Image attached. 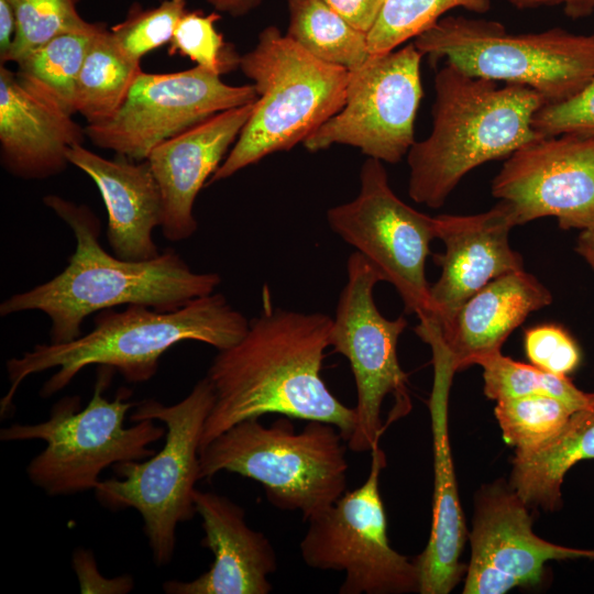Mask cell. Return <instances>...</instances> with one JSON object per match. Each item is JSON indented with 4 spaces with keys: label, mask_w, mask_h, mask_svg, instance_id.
<instances>
[{
    "label": "cell",
    "mask_w": 594,
    "mask_h": 594,
    "mask_svg": "<svg viewBox=\"0 0 594 594\" xmlns=\"http://www.w3.org/2000/svg\"><path fill=\"white\" fill-rule=\"evenodd\" d=\"M331 326L326 314L273 307L265 287L260 315L240 341L218 351L207 372L215 404L200 448L238 422L268 414L331 424L348 442L355 410L321 376Z\"/></svg>",
    "instance_id": "1"
},
{
    "label": "cell",
    "mask_w": 594,
    "mask_h": 594,
    "mask_svg": "<svg viewBox=\"0 0 594 594\" xmlns=\"http://www.w3.org/2000/svg\"><path fill=\"white\" fill-rule=\"evenodd\" d=\"M43 201L73 231L75 251L55 277L3 300L0 316L42 311L51 320L52 343L80 337L84 320L101 310L142 305L173 311L215 293L221 283L217 273L193 271L173 249L146 261L119 258L99 243L100 222L88 206L57 195H47Z\"/></svg>",
    "instance_id": "2"
},
{
    "label": "cell",
    "mask_w": 594,
    "mask_h": 594,
    "mask_svg": "<svg viewBox=\"0 0 594 594\" xmlns=\"http://www.w3.org/2000/svg\"><path fill=\"white\" fill-rule=\"evenodd\" d=\"M94 322L91 331L69 342L36 344L7 361L10 387L0 403L2 418L22 382L36 373L56 369L40 391L44 398L64 389L89 365L110 367L128 382L142 383L156 374L161 356L173 345L198 341L224 350L242 339L250 321L215 292L173 311L142 305L105 309L95 314Z\"/></svg>",
    "instance_id": "3"
},
{
    "label": "cell",
    "mask_w": 594,
    "mask_h": 594,
    "mask_svg": "<svg viewBox=\"0 0 594 594\" xmlns=\"http://www.w3.org/2000/svg\"><path fill=\"white\" fill-rule=\"evenodd\" d=\"M432 130L407 153L408 195L437 209L475 167L542 138L532 128L546 105L530 87L470 76L446 63L435 76Z\"/></svg>",
    "instance_id": "4"
},
{
    "label": "cell",
    "mask_w": 594,
    "mask_h": 594,
    "mask_svg": "<svg viewBox=\"0 0 594 594\" xmlns=\"http://www.w3.org/2000/svg\"><path fill=\"white\" fill-rule=\"evenodd\" d=\"M239 67L253 81L258 98L208 184L304 143L344 105L349 72L314 57L275 26L258 34Z\"/></svg>",
    "instance_id": "5"
},
{
    "label": "cell",
    "mask_w": 594,
    "mask_h": 594,
    "mask_svg": "<svg viewBox=\"0 0 594 594\" xmlns=\"http://www.w3.org/2000/svg\"><path fill=\"white\" fill-rule=\"evenodd\" d=\"M287 418L270 427L246 419L218 435L199 450L200 480L221 471L252 479L272 505L305 521L331 506L346 490V440L331 424L296 431Z\"/></svg>",
    "instance_id": "6"
},
{
    "label": "cell",
    "mask_w": 594,
    "mask_h": 594,
    "mask_svg": "<svg viewBox=\"0 0 594 594\" xmlns=\"http://www.w3.org/2000/svg\"><path fill=\"white\" fill-rule=\"evenodd\" d=\"M215 404L213 387L201 378L180 402L165 405L144 399L130 420L151 419L165 425V442L152 457L113 465L120 479L100 481L94 492L110 510L136 509L143 520L154 564L170 563L178 524L194 518L195 484L200 480L199 450L206 420Z\"/></svg>",
    "instance_id": "7"
},
{
    "label": "cell",
    "mask_w": 594,
    "mask_h": 594,
    "mask_svg": "<svg viewBox=\"0 0 594 594\" xmlns=\"http://www.w3.org/2000/svg\"><path fill=\"white\" fill-rule=\"evenodd\" d=\"M94 394L84 409L79 396H66L51 409L50 418L37 424H13L0 430L2 441L42 440L44 450L26 466L30 481L50 496L95 490L103 470L127 461H141L156 451L153 442L165 437L166 428L154 420L124 427L131 391L120 388L112 400L103 396L114 370L100 366Z\"/></svg>",
    "instance_id": "8"
},
{
    "label": "cell",
    "mask_w": 594,
    "mask_h": 594,
    "mask_svg": "<svg viewBox=\"0 0 594 594\" xmlns=\"http://www.w3.org/2000/svg\"><path fill=\"white\" fill-rule=\"evenodd\" d=\"M414 44L433 65L446 59L473 77L530 87L546 105L569 99L594 78V34L561 28L513 34L498 21L447 15Z\"/></svg>",
    "instance_id": "9"
},
{
    "label": "cell",
    "mask_w": 594,
    "mask_h": 594,
    "mask_svg": "<svg viewBox=\"0 0 594 594\" xmlns=\"http://www.w3.org/2000/svg\"><path fill=\"white\" fill-rule=\"evenodd\" d=\"M378 282L377 272L354 251L330 331V346L348 360L356 388L355 427L346 442L353 452H371L386 427L411 410L408 375L397 355L408 321L380 312L374 300Z\"/></svg>",
    "instance_id": "10"
},
{
    "label": "cell",
    "mask_w": 594,
    "mask_h": 594,
    "mask_svg": "<svg viewBox=\"0 0 594 594\" xmlns=\"http://www.w3.org/2000/svg\"><path fill=\"white\" fill-rule=\"evenodd\" d=\"M385 466V452L376 444L364 483L307 521L300 556L310 568L343 572L340 594L419 593L415 560L394 550L388 541L380 493Z\"/></svg>",
    "instance_id": "11"
},
{
    "label": "cell",
    "mask_w": 594,
    "mask_h": 594,
    "mask_svg": "<svg viewBox=\"0 0 594 594\" xmlns=\"http://www.w3.org/2000/svg\"><path fill=\"white\" fill-rule=\"evenodd\" d=\"M327 221L382 282L395 287L407 314L427 320L430 285L426 262L437 238V218L414 209L394 193L383 162L367 157L361 167L358 196L330 208Z\"/></svg>",
    "instance_id": "12"
},
{
    "label": "cell",
    "mask_w": 594,
    "mask_h": 594,
    "mask_svg": "<svg viewBox=\"0 0 594 594\" xmlns=\"http://www.w3.org/2000/svg\"><path fill=\"white\" fill-rule=\"evenodd\" d=\"M422 57L414 43L371 54L349 72L341 110L308 136L304 146L317 152L334 144L350 145L383 163H399L416 142Z\"/></svg>",
    "instance_id": "13"
},
{
    "label": "cell",
    "mask_w": 594,
    "mask_h": 594,
    "mask_svg": "<svg viewBox=\"0 0 594 594\" xmlns=\"http://www.w3.org/2000/svg\"><path fill=\"white\" fill-rule=\"evenodd\" d=\"M253 85L232 86L206 68L142 72L117 113L87 124L86 138L118 156L145 161L161 143L228 109L255 102Z\"/></svg>",
    "instance_id": "14"
},
{
    "label": "cell",
    "mask_w": 594,
    "mask_h": 594,
    "mask_svg": "<svg viewBox=\"0 0 594 594\" xmlns=\"http://www.w3.org/2000/svg\"><path fill=\"white\" fill-rule=\"evenodd\" d=\"M492 195L509 204L516 226L554 217L563 230L594 224V136L539 138L507 157Z\"/></svg>",
    "instance_id": "15"
},
{
    "label": "cell",
    "mask_w": 594,
    "mask_h": 594,
    "mask_svg": "<svg viewBox=\"0 0 594 594\" xmlns=\"http://www.w3.org/2000/svg\"><path fill=\"white\" fill-rule=\"evenodd\" d=\"M469 539L464 594H503L534 586L551 560H594V549L559 546L537 536L529 506L503 481L477 492Z\"/></svg>",
    "instance_id": "16"
},
{
    "label": "cell",
    "mask_w": 594,
    "mask_h": 594,
    "mask_svg": "<svg viewBox=\"0 0 594 594\" xmlns=\"http://www.w3.org/2000/svg\"><path fill=\"white\" fill-rule=\"evenodd\" d=\"M437 238L444 244L433 262L441 275L429 288V316L421 324L441 328L461 305L494 278L521 271L524 260L512 249L509 232L516 227L508 202L476 215H439Z\"/></svg>",
    "instance_id": "17"
},
{
    "label": "cell",
    "mask_w": 594,
    "mask_h": 594,
    "mask_svg": "<svg viewBox=\"0 0 594 594\" xmlns=\"http://www.w3.org/2000/svg\"><path fill=\"white\" fill-rule=\"evenodd\" d=\"M420 339L432 352L433 383L428 407L433 447L432 521L424 551L415 558L420 594H448L462 580L466 565L460 560L469 531L462 513L449 440V392L455 370L437 329Z\"/></svg>",
    "instance_id": "18"
},
{
    "label": "cell",
    "mask_w": 594,
    "mask_h": 594,
    "mask_svg": "<svg viewBox=\"0 0 594 594\" xmlns=\"http://www.w3.org/2000/svg\"><path fill=\"white\" fill-rule=\"evenodd\" d=\"M255 102L219 112L150 153L146 161L161 190L165 239L186 240L198 229L195 200L238 140Z\"/></svg>",
    "instance_id": "19"
},
{
    "label": "cell",
    "mask_w": 594,
    "mask_h": 594,
    "mask_svg": "<svg viewBox=\"0 0 594 594\" xmlns=\"http://www.w3.org/2000/svg\"><path fill=\"white\" fill-rule=\"evenodd\" d=\"M196 513L201 517V544L213 554L208 571L191 581L168 580L167 594H268V576L277 570L275 550L268 538L250 528L245 512L227 496L194 493Z\"/></svg>",
    "instance_id": "20"
},
{
    "label": "cell",
    "mask_w": 594,
    "mask_h": 594,
    "mask_svg": "<svg viewBox=\"0 0 594 594\" xmlns=\"http://www.w3.org/2000/svg\"><path fill=\"white\" fill-rule=\"evenodd\" d=\"M67 158L92 179L101 195L112 253L125 261L160 255L153 231L162 223V196L148 162L123 156L108 160L82 144L70 147Z\"/></svg>",
    "instance_id": "21"
},
{
    "label": "cell",
    "mask_w": 594,
    "mask_h": 594,
    "mask_svg": "<svg viewBox=\"0 0 594 594\" xmlns=\"http://www.w3.org/2000/svg\"><path fill=\"white\" fill-rule=\"evenodd\" d=\"M85 128L24 89L15 73L0 67V158L23 179H45L69 165L70 147L82 144Z\"/></svg>",
    "instance_id": "22"
},
{
    "label": "cell",
    "mask_w": 594,
    "mask_h": 594,
    "mask_svg": "<svg viewBox=\"0 0 594 594\" xmlns=\"http://www.w3.org/2000/svg\"><path fill=\"white\" fill-rule=\"evenodd\" d=\"M552 299L551 292L525 270L491 280L466 299L448 323L436 326L455 372L501 351L512 332Z\"/></svg>",
    "instance_id": "23"
},
{
    "label": "cell",
    "mask_w": 594,
    "mask_h": 594,
    "mask_svg": "<svg viewBox=\"0 0 594 594\" xmlns=\"http://www.w3.org/2000/svg\"><path fill=\"white\" fill-rule=\"evenodd\" d=\"M584 460H594V392L590 405L573 411L552 439L515 452L509 486L529 507L556 512L562 507L565 474Z\"/></svg>",
    "instance_id": "24"
},
{
    "label": "cell",
    "mask_w": 594,
    "mask_h": 594,
    "mask_svg": "<svg viewBox=\"0 0 594 594\" xmlns=\"http://www.w3.org/2000/svg\"><path fill=\"white\" fill-rule=\"evenodd\" d=\"M101 30L65 33L26 53L15 63L18 81L46 105L73 116L82 63L94 37Z\"/></svg>",
    "instance_id": "25"
},
{
    "label": "cell",
    "mask_w": 594,
    "mask_h": 594,
    "mask_svg": "<svg viewBox=\"0 0 594 594\" xmlns=\"http://www.w3.org/2000/svg\"><path fill=\"white\" fill-rule=\"evenodd\" d=\"M142 73L140 62L125 56L116 45L110 30L96 34L82 63L75 96V112L87 124L111 119L124 102Z\"/></svg>",
    "instance_id": "26"
},
{
    "label": "cell",
    "mask_w": 594,
    "mask_h": 594,
    "mask_svg": "<svg viewBox=\"0 0 594 594\" xmlns=\"http://www.w3.org/2000/svg\"><path fill=\"white\" fill-rule=\"evenodd\" d=\"M286 35L314 57L348 72L371 55L367 33L354 28L322 0H288Z\"/></svg>",
    "instance_id": "27"
},
{
    "label": "cell",
    "mask_w": 594,
    "mask_h": 594,
    "mask_svg": "<svg viewBox=\"0 0 594 594\" xmlns=\"http://www.w3.org/2000/svg\"><path fill=\"white\" fill-rule=\"evenodd\" d=\"M474 364L483 369L485 396L496 402L528 395H548L575 411L588 406L592 399V393L579 389L568 376L515 361L501 351L481 356Z\"/></svg>",
    "instance_id": "28"
},
{
    "label": "cell",
    "mask_w": 594,
    "mask_h": 594,
    "mask_svg": "<svg viewBox=\"0 0 594 594\" xmlns=\"http://www.w3.org/2000/svg\"><path fill=\"white\" fill-rule=\"evenodd\" d=\"M491 7L492 0H385L367 33L370 53L382 54L396 50L431 28L452 9L485 13Z\"/></svg>",
    "instance_id": "29"
},
{
    "label": "cell",
    "mask_w": 594,
    "mask_h": 594,
    "mask_svg": "<svg viewBox=\"0 0 594 594\" xmlns=\"http://www.w3.org/2000/svg\"><path fill=\"white\" fill-rule=\"evenodd\" d=\"M494 413L505 442L524 453L552 439L573 411L556 397L528 395L497 400Z\"/></svg>",
    "instance_id": "30"
},
{
    "label": "cell",
    "mask_w": 594,
    "mask_h": 594,
    "mask_svg": "<svg viewBox=\"0 0 594 594\" xmlns=\"http://www.w3.org/2000/svg\"><path fill=\"white\" fill-rule=\"evenodd\" d=\"M16 18V33L8 62L16 63L32 50L65 33H95L106 26L82 19L78 0H9Z\"/></svg>",
    "instance_id": "31"
},
{
    "label": "cell",
    "mask_w": 594,
    "mask_h": 594,
    "mask_svg": "<svg viewBox=\"0 0 594 594\" xmlns=\"http://www.w3.org/2000/svg\"><path fill=\"white\" fill-rule=\"evenodd\" d=\"M220 19L217 11L205 14L201 10H186L176 24L168 54L188 57L219 76L238 67L241 56L215 26Z\"/></svg>",
    "instance_id": "32"
},
{
    "label": "cell",
    "mask_w": 594,
    "mask_h": 594,
    "mask_svg": "<svg viewBox=\"0 0 594 594\" xmlns=\"http://www.w3.org/2000/svg\"><path fill=\"white\" fill-rule=\"evenodd\" d=\"M185 11L186 0H164L145 10L135 3L125 20L111 28L110 34L125 56L140 62L144 55L170 42Z\"/></svg>",
    "instance_id": "33"
},
{
    "label": "cell",
    "mask_w": 594,
    "mask_h": 594,
    "mask_svg": "<svg viewBox=\"0 0 594 594\" xmlns=\"http://www.w3.org/2000/svg\"><path fill=\"white\" fill-rule=\"evenodd\" d=\"M524 349L532 365L560 376L573 373L582 360L576 341L563 327L554 323L526 330Z\"/></svg>",
    "instance_id": "34"
},
{
    "label": "cell",
    "mask_w": 594,
    "mask_h": 594,
    "mask_svg": "<svg viewBox=\"0 0 594 594\" xmlns=\"http://www.w3.org/2000/svg\"><path fill=\"white\" fill-rule=\"evenodd\" d=\"M532 128L542 138L594 136V78L569 99L543 105L534 116Z\"/></svg>",
    "instance_id": "35"
},
{
    "label": "cell",
    "mask_w": 594,
    "mask_h": 594,
    "mask_svg": "<svg viewBox=\"0 0 594 594\" xmlns=\"http://www.w3.org/2000/svg\"><path fill=\"white\" fill-rule=\"evenodd\" d=\"M73 568L77 574L81 593L125 594L133 588V579L121 575L107 579L97 569L94 553L78 548L73 554Z\"/></svg>",
    "instance_id": "36"
},
{
    "label": "cell",
    "mask_w": 594,
    "mask_h": 594,
    "mask_svg": "<svg viewBox=\"0 0 594 594\" xmlns=\"http://www.w3.org/2000/svg\"><path fill=\"white\" fill-rule=\"evenodd\" d=\"M354 28L369 33L385 0H322Z\"/></svg>",
    "instance_id": "37"
},
{
    "label": "cell",
    "mask_w": 594,
    "mask_h": 594,
    "mask_svg": "<svg viewBox=\"0 0 594 594\" xmlns=\"http://www.w3.org/2000/svg\"><path fill=\"white\" fill-rule=\"evenodd\" d=\"M519 9H536L540 7L561 6L566 16L573 20L586 18L594 12V0H507Z\"/></svg>",
    "instance_id": "38"
},
{
    "label": "cell",
    "mask_w": 594,
    "mask_h": 594,
    "mask_svg": "<svg viewBox=\"0 0 594 594\" xmlns=\"http://www.w3.org/2000/svg\"><path fill=\"white\" fill-rule=\"evenodd\" d=\"M16 33L15 12L9 0H0V59L8 63Z\"/></svg>",
    "instance_id": "39"
},
{
    "label": "cell",
    "mask_w": 594,
    "mask_h": 594,
    "mask_svg": "<svg viewBox=\"0 0 594 594\" xmlns=\"http://www.w3.org/2000/svg\"><path fill=\"white\" fill-rule=\"evenodd\" d=\"M217 12H224L232 16H241L262 3V0H207Z\"/></svg>",
    "instance_id": "40"
},
{
    "label": "cell",
    "mask_w": 594,
    "mask_h": 594,
    "mask_svg": "<svg viewBox=\"0 0 594 594\" xmlns=\"http://www.w3.org/2000/svg\"><path fill=\"white\" fill-rule=\"evenodd\" d=\"M578 243L583 244L594 251V224L581 231Z\"/></svg>",
    "instance_id": "41"
},
{
    "label": "cell",
    "mask_w": 594,
    "mask_h": 594,
    "mask_svg": "<svg viewBox=\"0 0 594 594\" xmlns=\"http://www.w3.org/2000/svg\"><path fill=\"white\" fill-rule=\"evenodd\" d=\"M575 251L584 258V261L594 272V251L580 243H576Z\"/></svg>",
    "instance_id": "42"
}]
</instances>
